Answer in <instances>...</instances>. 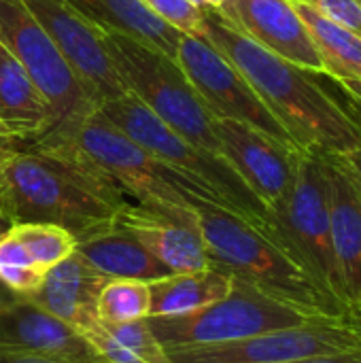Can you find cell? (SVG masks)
<instances>
[{"mask_svg": "<svg viewBox=\"0 0 361 363\" xmlns=\"http://www.w3.org/2000/svg\"><path fill=\"white\" fill-rule=\"evenodd\" d=\"M200 9H219L226 0H191Z\"/></svg>", "mask_w": 361, "mask_h": 363, "instance_id": "74e56055", "label": "cell"}, {"mask_svg": "<svg viewBox=\"0 0 361 363\" xmlns=\"http://www.w3.org/2000/svg\"><path fill=\"white\" fill-rule=\"evenodd\" d=\"M74 251L106 279H132L151 283L172 274L119 225L104 234L77 242Z\"/></svg>", "mask_w": 361, "mask_h": 363, "instance_id": "44dd1931", "label": "cell"}, {"mask_svg": "<svg viewBox=\"0 0 361 363\" xmlns=\"http://www.w3.org/2000/svg\"><path fill=\"white\" fill-rule=\"evenodd\" d=\"M296 9L321 55L326 77L361 79V36L340 28L306 2H296Z\"/></svg>", "mask_w": 361, "mask_h": 363, "instance_id": "603a6c76", "label": "cell"}, {"mask_svg": "<svg viewBox=\"0 0 361 363\" xmlns=\"http://www.w3.org/2000/svg\"><path fill=\"white\" fill-rule=\"evenodd\" d=\"M126 194L72 143L21 145L0 168V211L13 223H51L77 242L117 225Z\"/></svg>", "mask_w": 361, "mask_h": 363, "instance_id": "7a4b0ae2", "label": "cell"}, {"mask_svg": "<svg viewBox=\"0 0 361 363\" xmlns=\"http://www.w3.org/2000/svg\"><path fill=\"white\" fill-rule=\"evenodd\" d=\"M45 272L36 268L23 245L9 232L0 238V285L15 296H30L43 283Z\"/></svg>", "mask_w": 361, "mask_h": 363, "instance_id": "484cf974", "label": "cell"}, {"mask_svg": "<svg viewBox=\"0 0 361 363\" xmlns=\"http://www.w3.org/2000/svg\"><path fill=\"white\" fill-rule=\"evenodd\" d=\"M98 108L111 123H115L162 166L191 183L200 198L232 211L266 232L279 245L272 211L251 191V187L238 177L223 155L206 151L183 138L130 91L102 102Z\"/></svg>", "mask_w": 361, "mask_h": 363, "instance_id": "277c9868", "label": "cell"}, {"mask_svg": "<svg viewBox=\"0 0 361 363\" xmlns=\"http://www.w3.org/2000/svg\"><path fill=\"white\" fill-rule=\"evenodd\" d=\"M104 328L109 330L111 336H115L123 347H128L132 353H136L147 363H172L168 357V351L153 336L147 319L132 321V323H119V325H104Z\"/></svg>", "mask_w": 361, "mask_h": 363, "instance_id": "4316f807", "label": "cell"}, {"mask_svg": "<svg viewBox=\"0 0 361 363\" xmlns=\"http://www.w3.org/2000/svg\"><path fill=\"white\" fill-rule=\"evenodd\" d=\"M306 4L340 28L361 36V0H309Z\"/></svg>", "mask_w": 361, "mask_h": 363, "instance_id": "f1b7e54d", "label": "cell"}, {"mask_svg": "<svg viewBox=\"0 0 361 363\" xmlns=\"http://www.w3.org/2000/svg\"><path fill=\"white\" fill-rule=\"evenodd\" d=\"M332 249L343 277L347 306L361 294V191L340 162L332 155H319Z\"/></svg>", "mask_w": 361, "mask_h": 363, "instance_id": "2e32d148", "label": "cell"}, {"mask_svg": "<svg viewBox=\"0 0 361 363\" xmlns=\"http://www.w3.org/2000/svg\"><path fill=\"white\" fill-rule=\"evenodd\" d=\"M17 147H21V145L15 143V140H11L9 136H4V134L0 132V168H2V164L9 160V155H11Z\"/></svg>", "mask_w": 361, "mask_h": 363, "instance_id": "d590c367", "label": "cell"}, {"mask_svg": "<svg viewBox=\"0 0 361 363\" xmlns=\"http://www.w3.org/2000/svg\"><path fill=\"white\" fill-rule=\"evenodd\" d=\"M294 2H309V0H294Z\"/></svg>", "mask_w": 361, "mask_h": 363, "instance_id": "ab89813d", "label": "cell"}, {"mask_svg": "<svg viewBox=\"0 0 361 363\" xmlns=\"http://www.w3.org/2000/svg\"><path fill=\"white\" fill-rule=\"evenodd\" d=\"M11 232L43 272L66 259L77 247L70 232L51 223H15Z\"/></svg>", "mask_w": 361, "mask_h": 363, "instance_id": "d4e9b609", "label": "cell"}, {"mask_svg": "<svg viewBox=\"0 0 361 363\" xmlns=\"http://www.w3.org/2000/svg\"><path fill=\"white\" fill-rule=\"evenodd\" d=\"M102 38L132 96L183 138L221 155L213 125L215 117L200 100L174 55L119 32H102Z\"/></svg>", "mask_w": 361, "mask_h": 363, "instance_id": "5b68a950", "label": "cell"}, {"mask_svg": "<svg viewBox=\"0 0 361 363\" xmlns=\"http://www.w3.org/2000/svg\"><path fill=\"white\" fill-rule=\"evenodd\" d=\"M187 198L196 208L211 268L313 317L338 321L309 274L266 232L191 191Z\"/></svg>", "mask_w": 361, "mask_h": 363, "instance_id": "3957f363", "label": "cell"}, {"mask_svg": "<svg viewBox=\"0 0 361 363\" xmlns=\"http://www.w3.org/2000/svg\"><path fill=\"white\" fill-rule=\"evenodd\" d=\"M0 363H57L40 357L36 353L30 351H21V349H13V347H4L0 345Z\"/></svg>", "mask_w": 361, "mask_h": 363, "instance_id": "1f68e13d", "label": "cell"}, {"mask_svg": "<svg viewBox=\"0 0 361 363\" xmlns=\"http://www.w3.org/2000/svg\"><path fill=\"white\" fill-rule=\"evenodd\" d=\"M87 21L102 32H119L138 38L168 55L177 53L181 32L155 13H151L140 0H66Z\"/></svg>", "mask_w": 361, "mask_h": 363, "instance_id": "ffe728a7", "label": "cell"}, {"mask_svg": "<svg viewBox=\"0 0 361 363\" xmlns=\"http://www.w3.org/2000/svg\"><path fill=\"white\" fill-rule=\"evenodd\" d=\"M117 225L134 236L172 274L211 268L200 228L179 223L140 204H128Z\"/></svg>", "mask_w": 361, "mask_h": 363, "instance_id": "ac0fdd59", "label": "cell"}, {"mask_svg": "<svg viewBox=\"0 0 361 363\" xmlns=\"http://www.w3.org/2000/svg\"><path fill=\"white\" fill-rule=\"evenodd\" d=\"M15 298H17L15 294H11L6 287H2V285H0V308H2V306H6L9 302H13Z\"/></svg>", "mask_w": 361, "mask_h": 363, "instance_id": "f35d334b", "label": "cell"}, {"mask_svg": "<svg viewBox=\"0 0 361 363\" xmlns=\"http://www.w3.org/2000/svg\"><path fill=\"white\" fill-rule=\"evenodd\" d=\"M332 81L338 85V89H343L349 96V100H353L361 108V79H332Z\"/></svg>", "mask_w": 361, "mask_h": 363, "instance_id": "e575fe53", "label": "cell"}, {"mask_svg": "<svg viewBox=\"0 0 361 363\" xmlns=\"http://www.w3.org/2000/svg\"><path fill=\"white\" fill-rule=\"evenodd\" d=\"M340 162V166L349 172V177L355 181V185L360 187L361 191V149L353 151V153H347V155H340L336 157Z\"/></svg>", "mask_w": 361, "mask_h": 363, "instance_id": "836d02e7", "label": "cell"}, {"mask_svg": "<svg viewBox=\"0 0 361 363\" xmlns=\"http://www.w3.org/2000/svg\"><path fill=\"white\" fill-rule=\"evenodd\" d=\"M313 321L334 319L313 317L240 281H234L223 298L198 311L177 317H147L153 336L166 351L232 342Z\"/></svg>", "mask_w": 361, "mask_h": 363, "instance_id": "ba28073f", "label": "cell"}, {"mask_svg": "<svg viewBox=\"0 0 361 363\" xmlns=\"http://www.w3.org/2000/svg\"><path fill=\"white\" fill-rule=\"evenodd\" d=\"M200 36L243 72L300 151L340 157L361 149V111L340 102L317 72L260 47L217 9H204Z\"/></svg>", "mask_w": 361, "mask_h": 363, "instance_id": "6da1fadb", "label": "cell"}, {"mask_svg": "<svg viewBox=\"0 0 361 363\" xmlns=\"http://www.w3.org/2000/svg\"><path fill=\"white\" fill-rule=\"evenodd\" d=\"M13 225H15V223L11 221V217H9L6 213H2V211H0V238H2V236H6V234L13 230Z\"/></svg>", "mask_w": 361, "mask_h": 363, "instance_id": "8d00e7d4", "label": "cell"}, {"mask_svg": "<svg viewBox=\"0 0 361 363\" xmlns=\"http://www.w3.org/2000/svg\"><path fill=\"white\" fill-rule=\"evenodd\" d=\"M0 345L57 363H106L81 330L21 296L0 308Z\"/></svg>", "mask_w": 361, "mask_h": 363, "instance_id": "9a60e30c", "label": "cell"}, {"mask_svg": "<svg viewBox=\"0 0 361 363\" xmlns=\"http://www.w3.org/2000/svg\"><path fill=\"white\" fill-rule=\"evenodd\" d=\"M53 108L23 64L0 43V132L19 145L40 140L53 128Z\"/></svg>", "mask_w": 361, "mask_h": 363, "instance_id": "d6986e66", "label": "cell"}, {"mask_svg": "<svg viewBox=\"0 0 361 363\" xmlns=\"http://www.w3.org/2000/svg\"><path fill=\"white\" fill-rule=\"evenodd\" d=\"M289 363H361V349L355 351H340V353H323Z\"/></svg>", "mask_w": 361, "mask_h": 363, "instance_id": "4dcf8cb0", "label": "cell"}, {"mask_svg": "<svg viewBox=\"0 0 361 363\" xmlns=\"http://www.w3.org/2000/svg\"><path fill=\"white\" fill-rule=\"evenodd\" d=\"M340 323L345 328H349L357 338L361 340V294L345 308L343 317H340Z\"/></svg>", "mask_w": 361, "mask_h": 363, "instance_id": "d6a6232c", "label": "cell"}, {"mask_svg": "<svg viewBox=\"0 0 361 363\" xmlns=\"http://www.w3.org/2000/svg\"><path fill=\"white\" fill-rule=\"evenodd\" d=\"M221 155L272 211L294 187L302 151L291 149L266 132L234 119H215Z\"/></svg>", "mask_w": 361, "mask_h": 363, "instance_id": "4fadbf2b", "label": "cell"}, {"mask_svg": "<svg viewBox=\"0 0 361 363\" xmlns=\"http://www.w3.org/2000/svg\"><path fill=\"white\" fill-rule=\"evenodd\" d=\"M83 334L89 338L94 349L104 357L106 363H147L145 359H140L136 353H132L128 347H123L115 336H111L109 330L100 321L96 325H91V328H87Z\"/></svg>", "mask_w": 361, "mask_h": 363, "instance_id": "f546056e", "label": "cell"}, {"mask_svg": "<svg viewBox=\"0 0 361 363\" xmlns=\"http://www.w3.org/2000/svg\"><path fill=\"white\" fill-rule=\"evenodd\" d=\"M43 26L64 62L81 81L89 100L100 106L126 94V85L104 47L102 30L66 0H23Z\"/></svg>", "mask_w": 361, "mask_h": 363, "instance_id": "7c38bea8", "label": "cell"}, {"mask_svg": "<svg viewBox=\"0 0 361 363\" xmlns=\"http://www.w3.org/2000/svg\"><path fill=\"white\" fill-rule=\"evenodd\" d=\"M272 217L279 245L309 274L340 321L347 308V294L332 249L326 181L317 153H302L294 187L272 208Z\"/></svg>", "mask_w": 361, "mask_h": 363, "instance_id": "52a82bcc", "label": "cell"}, {"mask_svg": "<svg viewBox=\"0 0 361 363\" xmlns=\"http://www.w3.org/2000/svg\"><path fill=\"white\" fill-rule=\"evenodd\" d=\"M361 349V340L340 321H313L232 342L168 351L172 363H289L323 353Z\"/></svg>", "mask_w": 361, "mask_h": 363, "instance_id": "8fae6325", "label": "cell"}, {"mask_svg": "<svg viewBox=\"0 0 361 363\" xmlns=\"http://www.w3.org/2000/svg\"><path fill=\"white\" fill-rule=\"evenodd\" d=\"M70 143L94 162L123 194L134 196L140 206L168 219L198 228V215L187 198L196 194L191 183L162 166L140 145L111 123L100 108L87 113L70 134Z\"/></svg>", "mask_w": 361, "mask_h": 363, "instance_id": "8992f818", "label": "cell"}, {"mask_svg": "<svg viewBox=\"0 0 361 363\" xmlns=\"http://www.w3.org/2000/svg\"><path fill=\"white\" fill-rule=\"evenodd\" d=\"M151 13H155L162 21L177 28L181 34L200 36L204 9L196 6L191 0H140Z\"/></svg>", "mask_w": 361, "mask_h": 363, "instance_id": "83f0119b", "label": "cell"}, {"mask_svg": "<svg viewBox=\"0 0 361 363\" xmlns=\"http://www.w3.org/2000/svg\"><path fill=\"white\" fill-rule=\"evenodd\" d=\"M106 281L109 279L104 274H100L74 251L45 272L36 291L21 298L62 319L64 323L85 332L100 321L98 296Z\"/></svg>", "mask_w": 361, "mask_h": 363, "instance_id": "e0dca14e", "label": "cell"}, {"mask_svg": "<svg viewBox=\"0 0 361 363\" xmlns=\"http://www.w3.org/2000/svg\"><path fill=\"white\" fill-rule=\"evenodd\" d=\"M232 285L234 281L217 268L168 274L164 279L151 281L149 317H177L198 311L223 298L232 289Z\"/></svg>", "mask_w": 361, "mask_h": 363, "instance_id": "7402d4cb", "label": "cell"}, {"mask_svg": "<svg viewBox=\"0 0 361 363\" xmlns=\"http://www.w3.org/2000/svg\"><path fill=\"white\" fill-rule=\"evenodd\" d=\"M151 311L149 283L132 279H109L98 296V319L104 325H119L147 319Z\"/></svg>", "mask_w": 361, "mask_h": 363, "instance_id": "cb8c5ba5", "label": "cell"}, {"mask_svg": "<svg viewBox=\"0 0 361 363\" xmlns=\"http://www.w3.org/2000/svg\"><path fill=\"white\" fill-rule=\"evenodd\" d=\"M0 43L23 64L53 108V128L36 143L70 145L81 119L98 108L23 0H0Z\"/></svg>", "mask_w": 361, "mask_h": 363, "instance_id": "9c48e42d", "label": "cell"}, {"mask_svg": "<svg viewBox=\"0 0 361 363\" xmlns=\"http://www.w3.org/2000/svg\"><path fill=\"white\" fill-rule=\"evenodd\" d=\"M174 57L215 119H234L249 123L266 132L274 140L298 149L289 132L266 108V104L260 100L243 72L204 36L183 34Z\"/></svg>", "mask_w": 361, "mask_h": 363, "instance_id": "30bf717a", "label": "cell"}, {"mask_svg": "<svg viewBox=\"0 0 361 363\" xmlns=\"http://www.w3.org/2000/svg\"><path fill=\"white\" fill-rule=\"evenodd\" d=\"M217 11L260 47L300 68L326 74L321 55L294 0H226Z\"/></svg>", "mask_w": 361, "mask_h": 363, "instance_id": "5bb4252c", "label": "cell"}]
</instances>
